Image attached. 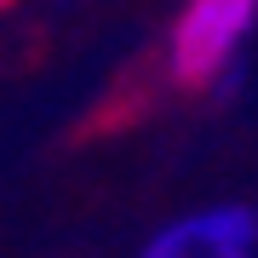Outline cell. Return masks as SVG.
Here are the masks:
<instances>
[{"label": "cell", "mask_w": 258, "mask_h": 258, "mask_svg": "<svg viewBox=\"0 0 258 258\" xmlns=\"http://www.w3.org/2000/svg\"><path fill=\"white\" fill-rule=\"evenodd\" d=\"M258 23V0H184L166 40V69L178 86H224L241 40Z\"/></svg>", "instance_id": "cell-1"}, {"label": "cell", "mask_w": 258, "mask_h": 258, "mask_svg": "<svg viewBox=\"0 0 258 258\" xmlns=\"http://www.w3.org/2000/svg\"><path fill=\"white\" fill-rule=\"evenodd\" d=\"M252 247H258V212L218 201V207H195L184 218H166L144 241L138 258H252Z\"/></svg>", "instance_id": "cell-2"}]
</instances>
